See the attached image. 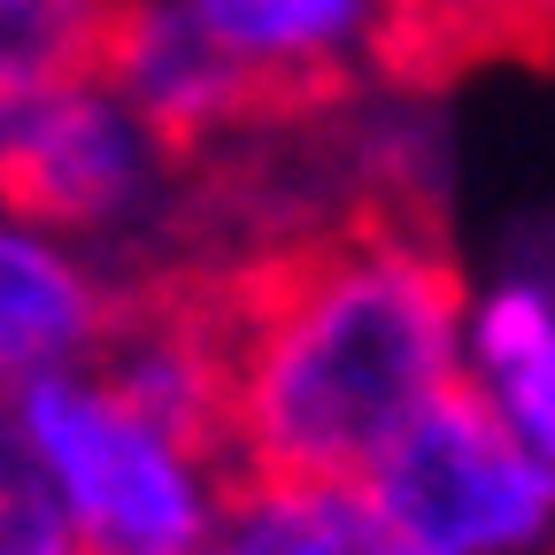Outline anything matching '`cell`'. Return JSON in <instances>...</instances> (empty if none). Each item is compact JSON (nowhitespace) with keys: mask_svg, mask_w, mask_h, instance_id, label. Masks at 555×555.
I'll return each instance as SVG.
<instances>
[{"mask_svg":"<svg viewBox=\"0 0 555 555\" xmlns=\"http://www.w3.org/2000/svg\"><path fill=\"white\" fill-rule=\"evenodd\" d=\"M193 24L240 62L278 69V78L356 93L371 0H193Z\"/></svg>","mask_w":555,"mask_h":555,"instance_id":"cell-7","label":"cell"},{"mask_svg":"<svg viewBox=\"0 0 555 555\" xmlns=\"http://www.w3.org/2000/svg\"><path fill=\"white\" fill-rule=\"evenodd\" d=\"M101 278L62 262L54 247L0 232V386H31L54 363L86 356L101 332Z\"/></svg>","mask_w":555,"mask_h":555,"instance_id":"cell-6","label":"cell"},{"mask_svg":"<svg viewBox=\"0 0 555 555\" xmlns=\"http://www.w3.org/2000/svg\"><path fill=\"white\" fill-rule=\"evenodd\" d=\"M147 185V139L108 93H47L0 131V208L39 232H101Z\"/></svg>","mask_w":555,"mask_h":555,"instance_id":"cell-4","label":"cell"},{"mask_svg":"<svg viewBox=\"0 0 555 555\" xmlns=\"http://www.w3.org/2000/svg\"><path fill=\"white\" fill-rule=\"evenodd\" d=\"M371 509L393 540L494 555L525 547L555 517V470L509 433V416L470 371H448L371 463Z\"/></svg>","mask_w":555,"mask_h":555,"instance_id":"cell-2","label":"cell"},{"mask_svg":"<svg viewBox=\"0 0 555 555\" xmlns=\"http://www.w3.org/2000/svg\"><path fill=\"white\" fill-rule=\"evenodd\" d=\"M486 371L502 378L517 440L555 470V294L547 286H502L486 309Z\"/></svg>","mask_w":555,"mask_h":555,"instance_id":"cell-8","label":"cell"},{"mask_svg":"<svg viewBox=\"0 0 555 555\" xmlns=\"http://www.w3.org/2000/svg\"><path fill=\"white\" fill-rule=\"evenodd\" d=\"M9 116H16V108H0V131H9Z\"/></svg>","mask_w":555,"mask_h":555,"instance_id":"cell-13","label":"cell"},{"mask_svg":"<svg viewBox=\"0 0 555 555\" xmlns=\"http://www.w3.org/2000/svg\"><path fill=\"white\" fill-rule=\"evenodd\" d=\"M155 0H0V101L116 93Z\"/></svg>","mask_w":555,"mask_h":555,"instance_id":"cell-5","label":"cell"},{"mask_svg":"<svg viewBox=\"0 0 555 555\" xmlns=\"http://www.w3.org/2000/svg\"><path fill=\"white\" fill-rule=\"evenodd\" d=\"M24 440L93 555H193L208 532V494L193 470L78 378L24 386Z\"/></svg>","mask_w":555,"mask_h":555,"instance_id":"cell-3","label":"cell"},{"mask_svg":"<svg viewBox=\"0 0 555 555\" xmlns=\"http://www.w3.org/2000/svg\"><path fill=\"white\" fill-rule=\"evenodd\" d=\"M193 555H240V547H232V540H224V547H193Z\"/></svg>","mask_w":555,"mask_h":555,"instance_id":"cell-12","label":"cell"},{"mask_svg":"<svg viewBox=\"0 0 555 555\" xmlns=\"http://www.w3.org/2000/svg\"><path fill=\"white\" fill-rule=\"evenodd\" d=\"M371 555H440V547H416V540H393V532H386V540H378Z\"/></svg>","mask_w":555,"mask_h":555,"instance_id":"cell-11","label":"cell"},{"mask_svg":"<svg viewBox=\"0 0 555 555\" xmlns=\"http://www.w3.org/2000/svg\"><path fill=\"white\" fill-rule=\"evenodd\" d=\"M0 555H86L54 478L39 470V455L9 409H0Z\"/></svg>","mask_w":555,"mask_h":555,"instance_id":"cell-9","label":"cell"},{"mask_svg":"<svg viewBox=\"0 0 555 555\" xmlns=\"http://www.w3.org/2000/svg\"><path fill=\"white\" fill-rule=\"evenodd\" d=\"M178 262L232 386V470L208 517L262 486H371V463L455 371L463 270L425 124H386L378 170L332 217Z\"/></svg>","mask_w":555,"mask_h":555,"instance_id":"cell-1","label":"cell"},{"mask_svg":"<svg viewBox=\"0 0 555 555\" xmlns=\"http://www.w3.org/2000/svg\"><path fill=\"white\" fill-rule=\"evenodd\" d=\"M517 16H525L532 47H540V54H547V69H555V0H517Z\"/></svg>","mask_w":555,"mask_h":555,"instance_id":"cell-10","label":"cell"}]
</instances>
